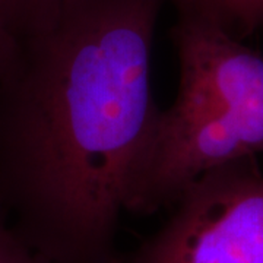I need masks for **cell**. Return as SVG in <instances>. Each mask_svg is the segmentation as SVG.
Returning <instances> with one entry per match:
<instances>
[{
	"mask_svg": "<svg viewBox=\"0 0 263 263\" xmlns=\"http://www.w3.org/2000/svg\"><path fill=\"white\" fill-rule=\"evenodd\" d=\"M168 0H66L0 76V205L50 263H120L119 221L161 108Z\"/></svg>",
	"mask_w": 263,
	"mask_h": 263,
	"instance_id": "6da1fadb",
	"label": "cell"
},
{
	"mask_svg": "<svg viewBox=\"0 0 263 263\" xmlns=\"http://www.w3.org/2000/svg\"><path fill=\"white\" fill-rule=\"evenodd\" d=\"M173 2L179 91L151 133L127 202L133 214L171 206L209 170L263 152V51L189 0Z\"/></svg>",
	"mask_w": 263,
	"mask_h": 263,
	"instance_id": "7a4b0ae2",
	"label": "cell"
},
{
	"mask_svg": "<svg viewBox=\"0 0 263 263\" xmlns=\"http://www.w3.org/2000/svg\"><path fill=\"white\" fill-rule=\"evenodd\" d=\"M168 219L120 263H263V170L245 157L184 189Z\"/></svg>",
	"mask_w": 263,
	"mask_h": 263,
	"instance_id": "3957f363",
	"label": "cell"
},
{
	"mask_svg": "<svg viewBox=\"0 0 263 263\" xmlns=\"http://www.w3.org/2000/svg\"><path fill=\"white\" fill-rule=\"evenodd\" d=\"M240 40L263 31V0H189Z\"/></svg>",
	"mask_w": 263,
	"mask_h": 263,
	"instance_id": "277c9868",
	"label": "cell"
},
{
	"mask_svg": "<svg viewBox=\"0 0 263 263\" xmlns=\"http://www.w3.org/2000/svg\"><path fill=\"white\" fill-rule=\"evenodd\" d=\"M66 0H0V18L16 38L48 27Z\"/></svg>",
	"mask_w": 263,
	"mask_h": 263,
	"instance_id": "5b68a950",
	"label": "cell"
},
{
	"mask_svg": "<svg viewBox=\"0 0 263 263\" xmlns=\"http://www.w3.org/2000/svg\"><path fill=\"white\" fill-rule=\"evenodd\" d=\"M0 263H50L16 233L0 205Z\"/></svg>",
	"mask_w": 263,
	"mask_h": 263,
	"instance_id": "8992f818",
	"label": "cell"
},
{
	"mask_svg": "<svg viewBox=\"0 0 263 263\" xmlns=\"http://www.w3.org/2000/svg\"><path fill=\"white\" fill-rule=\"evenodd\" d=\"M15 46H16V37L10 32L0 18V76L5 72L6 65L9 63Z\"/></svg>",
	"mask_w": 263,
	"mask_h": 263,
	"instance_id": "52a82bcc",
	"label": "cell"
}]
</instances>
